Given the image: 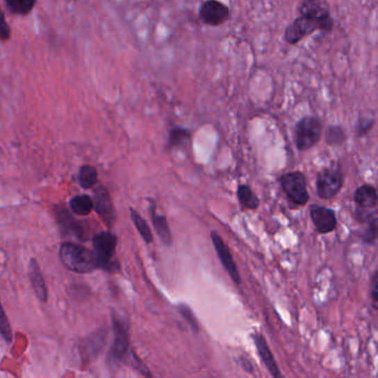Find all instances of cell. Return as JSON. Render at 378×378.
<instances>
[{
  "label": "cell",
  "instance_id": "obj_1",
  "mask_svg": "<svg viewBox=\"0 0 378 378\" xmlns=\"http://www.w3.org/2000/svg\"><path fill=\"white\" fill-rule=\"evenodd\" d=\"M59 258L61 263L74 273L85 274L98 269L96 253L83 245L70 242L61 244Z\"/></svg>",
  "mask_w": 378,
  "mask_h": 378
},
{
  "label": "cell",
  "instance_id": "obj_21",
  "mask_svg": "<svg viewBox=\"0 0 378 378\" xmlns=\"http://www.w3.org/2000/svg\"><path fill=\"white\" fill-rule=\"evenodd\" d=\"M78 180L83 189H90L98 184V172L92 165H83L80 167Z\"/></svg>",
  "mask_w": 378,
  "mask_h": 378
},
{
  "label": "cell",
  "instance_id": "obj_17",
  "mask_svg": "<svg viewBox=\"0 0 378 378\" xmlns=\"http://www.w3.org/2000/svg\"><path fill=\"white\" fill-rule=\"evenodd\" d=\"M354 201L359 208L368 210L377 206V190L370 184H363L354 193Z\"/></svg>",
  "mask_w": 378,
  "mask_h": 378
},
{
  "label": "cell",
  "instance_id": "obj_6",
  "mask_svg": "<svg viewBox=\"0 0 378 378\" xmlns=\"http://www.w3.org/2000/svg\"><path fill=\"white\" fill-rule=\"evenodd\" d=\"M281 187L286 197L296 206H305L310 200V193L307 191V180L304 173L299 171L286 172L279 178Z\"/></svg>",
  "mask_w": 378,
  "mask_h": 378
},
{
  "label": "cell",
  "instance_id": "obj_9",
  "mask_svg": "<svg viewBox=\"0 0 378 378\" xmlns=\"http://www.w3.org/2000/svg\"><path fill=\"white\" fill-rule=\"evenodd\" d=\"M94 208H96L99 217H101L104 224L108 227H113L115 221V206H113V199L110 197L108 190L99 184L94 190Z\"/></svg>",
  "mask_w": 378,
  "mask_h": 378
},
{
  "label": "cell",
  "instance_id": "obj_13",
  "mask_svg": "<svg viewBox=\"0 0 378 378\" xmlns=\"http://www.w3.org/2000/svg\"><path fill=\"white\" fill-rule=\"evenodd\" d=\"M253 340H254L255 346L258 350V356H260L262 363L265 365V368H268L270 374L275 378L283 377L280 368H279L273 354H272L271 350L268 345L265 337L261 333H255V334H253Z\"/></svg>",
  "mask_w": 378,
  "mask_h": 378
},
{
  "label": "cell",
  "instance_id": "obj_25",
  "mask_svg": "<svg viewBox=\"0 0 378 378\" xmlns=\"http://www.w3.org/2000/svg\"><path fill=\"white\" fill-rule=\"evenodd\" d=\"M345 130L343 129L342 126H329L327 135V141L329 145H342L345 141Z\"/></svg>",
  "mask_w": 378,
  "mask_h": 378
},
{
  "label": "cell",
  "instance_id": "obj_5",
  "mask_svg": "<svg viewBox=\"0 0 378 378\" xmlns=\"http://www.w3.org/2000/svg\"><path fill=\"white\" fill-rule=\"evenodd\" d=\"M113 340L109 352L110 364L118 366L129 351V323L119 314L113 316Z\"/></svg>",
  "mask_w": 378,
  "mask_h": 378
},
{
  "label": "cell",
  "instance_id": "obj_14",
  "mask_svg": "<svg viewBox=\"0 0 378 378\" xmlns=\"http://www.w3.org/2000/svg\"><path fill=\"white\" fill-rule=\"evenodd\" d=\"M149 212H150L151 221L154 224V230L156 234L159 236L162 243L171 247L172 245L173 238L171 233L170 225L167 223V217L165 215L156 212V202L154 200H150V206H149Z\"/></svg>",
  "mask_w": 378,
  "mask_h": 378
},
{
  "label": "cell",
  "instance_id": "obj_11",
  "mask_svg": "<svg viewBox=\"0 0 378 378\" xmlns=\"http://www.w3.org/2000/svg\"><path fill=\"white\" fill-rule=\"evenodd\" d=\"M310 214L318 233L329 234L336 229V214L331 208L313 204L310 206Z\"/></svg>",
  "mask_w": 378,
  "mask_h": 378
},
{
  "label": "cell",
  "instance_id": "obj_22",
  "mask_svg": "<svg viewBox=\"0 0 378 378\" xmlns=\"http://www.w3.org/2000/svg\"><path fill=\"white\" fill-rule=\"evenodd\" d=\"M6 5L13 14L26 16L35 8L37 0H5Z\"/></svg>",
  "mask_w": 378,
  "mask_h": 378
},
{
  "label": "cell",
  "instance_id": "obj_7",
  "mask_svg": "<svg viewBox=\"0 0 378 378\" xmlns=\"http://www.w3.org/2000/svg\"><path fill=\"white\" fill-rule=\"evenodd\" d=\"M344 184V176L340 170L324 169L316 178V190L318 197L323 200L334 199Z\"/></svg>",
  "mask_w": 378,
  "mask_h": 378
},
{
  "label": "cell",
  "instance_id": "obj_10",
  "mask_svg": "<svg viewBox=\"0 0 378 378\" xmlns=\"http://www.w3.org/2000/svg\"><path fill=\"white\" fill-rule=\"evenodd\" d=\"M211 238L214 249L217 251V258L221 261L225 271L228 272V274L236 284H241V275L238 273V266L234 262L233 256L231 254L230 249L223 241L222 236L212 231Z\"/></svg>",
  "mask_w": 378,
  "mask_h": 378
},
{
  "label": "cell",
  "instance_id": "obj_30",
  "mask_svg": "<svg viewBox=\"0 0 378 378\" xmlns=\"http://www.w3.org/2000/svg\"><path fill=\"white\" fill-rule=\"evenodd\" d=\"M372 282V301H373L374 309L377 310L378 302V271H375Z\"/></svg>",
  "mask_w": 378,
  "mask_h": 378
},
{
  "label": "cell",
  "instance_id": "obj_8",
  "mask_svg": "<svg viewBox=\"0 0 378 378\" xmlns=\"http://www.w3.org/2000/svg\"><path fill=\"white\" fill-rule=\"evenodd\" d=\"M230 18V8L220 0H206L199 10V19L204 25L219 27Z\"/></svg>",
  "mask_w": 378,
  "mask_h": 378
},
{
  "label": "cell",
  "instance_id": "obj_15",
  "mask_svg": "<svg viewBox=\"0 0 378 378\" xmlns=\"http://www.w3.org/2000/svg\"><path fill=\"white\" fill-rule=\"evenodd\" d=\"M57 214L58 223L60 225L63 232L66 234H72L80 241H85V229L83 227V223L78 222L72 217V214L67 211L66 208H58L56 211Z\"/></svg>",
  "mask_w": 378,
  "mask_h": 378
},
{
  "label": "cell",
  "instance_id": "obj_23",
  "mask_svg": "<svg viewBox=\"0 0 378 378\" xmlns=\"http://www.w3.org/2000/svg\"><path fill=\"white\" fill-rule=\"evenodd\" d=\"M191 138V131L182 126H174L170 130L169 133V140H167V148L172 149L180 147L186 141Z\"/></svg>",
  "mask_w": 378,
  "mask_h": 378
},
{
  "label": "cell",
  "instance_id": "obj_19",
  "mask_svg": "<svg viewBox=\"0 0 378 378\" xmlns=\"http://www.w3.org/2000/svg\"><path fill=\"white\" fill-rule=\"evenodd\" d=\"M70 208L74 213L80 217H85L94 210V200L89 195H81L72 197L70 201Z\"/></svg>",
  "mask_w": 378,
  "mask_h": 378
},
{
  "label": "cell",
  "instance_id": "obj_3",
  "mask_svg": "<svg viewBox=\"0 0 378 378\" xmlns=\"http://www.w3.org/2000/svg\"><path fill=\"white\" fill-rule=\"evenodd\" d=\"M323 135V124L318 117H304L294 128V143L299 151H306L315 147Z\"/></svg>",
  "mask_w": 378,
  "mask_h": 378
},
{
  "label": "cell",
  "instance_id": "obj_2",
  "mask_svg": "<svg viewBox=\"0 0 378 378\" xmlns=\"http://www.w3.org/2000/svg\"><path fill=\"white\" fill-rule=\"evenodd\" d=\"M118 238L111 232H101L97 234L92 240L94 244V252L96 253L98 260V269L106 272L118 271L119 262L115 258V249H117Z\"/></svg>",
  "mask_w": 378,
  "mask_h": 378
},
{
  "label": "cell",
  "instance_id": "obj_29",
  "mask_svg": "<svg viewBox=\"0 0 378 378\" xmlns=\"http://www.w3.org/2000/svg\"><path fill=\"white\" fill-rule=\"evenodd\" d=\"M11 38V29L8 22H6L5 14L0 9V42H8Z\"/></svg>",
  "mask_w": 378,
  "mask_h": 378
},
{
  "label": "cell",
  "instance_id": "obj_16",
  "mask_svg": "<svg viewBox=\"0 0 378 378\" xmlns=\"http://www.w3.org/2000/svg\"><path fill=\"white\" fill-rule=\"evenodd\" d=\"M28 275L31 279V285H33V290L36 293L37 297L42 302H47L48 290L46 283H44V275H42V270L39 268L38 262L36 260H31L28 268Z\"/></svg>",
  "mask_w": 378,
  "mask_h": 378
},
{
  "label": "cell",
  "instance_id": "obj_27",
  "mask_svg": "<svg viewBox=\"0 0 378 378\" xmlns=\"http://www.w3.org/2000/svg\"><path fill=\"white\" fill-rule=\"evenodd\" d=\"M179 312H180V314H181L182 318L186 320V322H187L188 324H189L190 327H192V329H195V331H199L200 329V327H199V323H197V318L195 316V313L192 312L191 309H190L188 305L186 304H180L178 306Z\"/></svg>",
  "mask_w": 378,
  "mask_h": 378
},
{
  "label": "cell",
  "instance_id": "obj_4",
  "mask_svg": "<svg viewBox=\"0 0 378 378\" xmlns=\"http://www.w3.org/2000/svg\"><path fill=\"white\" fill-rule=\"evenodd\" d=\"M333 27H334L333 19L318 22L299 16L285 29V42L290 44H296L301 42L302 39L310 36L315 31H331Z\"/></svg>",
  "mask_w": 378,
  "mask_h": 378
},
{
  "label": "cell",
  "instance_id": "obj_26",
  "mask_svg": "<svg viewBox=\"0 0 378 378\" xmlns=\"http://www.w3.org/2000/svg\"><path fill=\"white\" fill-rule=\"evenodd\" d=\"M0 335L3 337L6 342L10 343L13 340V331H11L10 323L3 310V305L0 303Z\"/></svg>",
  "mask_w": 378,
  "mask_h": 378
},
{
  "label": "cell",
  "instance_id": "obj_20",
  "mask_svg": "<svg viewBox=\"0 0 378 378\" xmlns=\"http://www.w3.org/2000/svg\"><path fill=\"white\" fill-rule=\"evenodd\" d=\"M130 215H131L132 222L135 223V228H137L138 232L140 233L141 238H143V241L147 244H150L154 242V236L151 232V229L149 228L148 223L143 219L137 210L135 208H130Z\"/></svg>",
  "mask_w": 378,
  "mask_h": 378
},
{
  "label": "cell",
  "instance_id": "obj_18",
  "mask_svg": "<svg viewBox=\"0 0 378 378\" xmlns=\"http://www.w3.org/2000/svg\"><path fill=\"white\" fill-rule=\"evenodd\" d=\"M238 201L244 208L256 210L260 206V199L247 184H240L236 191Z\"/></svg>",
  "mask_w": 378,
  "mask_h": 378
},
{
  "label": "cell",
  "instance_id": "obj_12",
  "mask_svg": "<svg viewBox=\"0 0 378 378\" xmlns=\"http://www.w3.org/2000/svg\"><path fill=\"white\" fill-rule=\"evenodd\" d=\"M297 14L307 19L318 22L333 19L327 0H302L297 7Z\"/></svg>",
  "mask_w": 378,
  "mask_h": 378
},
{
  "label": "cell",
  "instance_id": "obj_24",
  "mask_svg": "<svg viewBox=\"0 0 378 378\" xmlns=\"http://www.w3.org/2000/svg\"><path fill=\"white\" fill-rule=\"evenodd\" d=\"M364 222L368 223V227L365 231L364 236H363V241L370 245V244L375 243L376 238H377V217H376V212H374L372 217H370V214Z\"/></svg>",
  "mask_w": 378,
  "mask_h": 378
},
{
  "label": "cell",
  "instance_id": "obj_28",
  "mask_svg": "<svg viewBox=\"0 0 378 378\" xmlns=\"http://www.w3.org/2000/svg\"><path fill=\"white\" fill-rule=\"evenodd\" d=\"M375 124V119L373 118H359L357 122L356 132L359 137L368 135L370 130L373 129Z\"/></svg>",
  "mask_w": 378,
  "mask_h": 378
}]
</instances>
